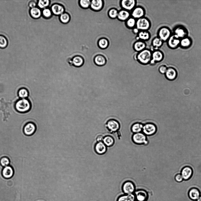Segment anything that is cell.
Here are the masks:
<instances>
[{"instance_id":"cell-1","label":"cell","mask_w":201,"mask_h":201,"mask_svg":"<svg viewBox=\"0 0 201 201\" xmlns=\"http://www.w3.org/2000/svg\"><path fill=\"white\" fill-rule=\"evenodd\" d=\"M16 111L20 113H26L30 110L31 104L27 98L21 99L17 100L15 104Z\"/></svg>"},{"instance_id":"cell-2","label":"cell","mask_w":201,"mask_h":201,"mask_svg":"<svg viewBox=\"0 0 201 201\" xmlns=\"http://www.w3.org/2000/svg\"><path fill=\"white\" fill-rule=\"evenodd\" d=\"M136 58L141 64H147L150 62L152 59L151 52L148 49H144L138 53Z\"/></svg>"},{"instance_id":"cell-3","label":"cell","mask_w":201,"mask_h":201,"mask_svg":"<svg viewBox=\"0 0 201 201\" xmlns=\"http://www.w3.org/2000/svg\"><path fill=\"white\" fill-rule=\"evenodd\" d=\"M136 28L139 30L146 31L150 26V21L146 18L142 17L138 19L136 22Z\"/></svg>"},{"instance_id":"cell-4","label":"cell","mask_w":201,"mask_h":201,"mask_svg":"<svg viewBox=\"0 0 201 201\" xmlns=\"http://www.w3.org/2000/svg\"><path fill=\"white\" fill-rule=\"evenodd\" d=\"M121 188L125 194H133L135 191L136 186L132 182L128 181L123 183Z\"/></svg>"},{"instance_id":"cell-5","label":"cell","mask_w":201,"mask_h":201,"mask_svg":"<svg viewBox=\"0 0 201 201\" xmlns=\"http://www.w3.org/2000/svg\"><path fill=\"white\" fill-rule=\"evenodd\" d=\"M135 201H147L148 194L146 191L144 189H139L135 191L134 194Z\"/></svg>"},{"instance_id":"cell-6","label":"cell","mask_w":201,"mask_h":201,"mask_svg":"<svg viewBox=\"0 0 201 201\" xmlns=\"http://www.w3.org/2000/svg\"><path fill=\"white\" fill-rule=\"evenodd\" d=\"M156 131V127L154 124L147 123L144 125L141 132L145 135H151L155 134Z\"/></svg>"},{"instance_id":"cell-7","label":"cell","mask_w":201,"mask_h":201,"mask_svg":"<svg viewBox=\"0 0 201 201\" xmlns=\"http://www.w3.org/2000/svg\"><path fill=\"white\" fill-rule=\"evenodd\" d=\"M158 35L159 38L163 41L167 40L171 35V31L166 27L161 28L158 31Z\"/></svg>"},{"instance_id":"cell-8","label":"cell","mask_w":201,"mask_h":201,"mask_svg":"<svg viewBox=\"0 0 201 201\" xmlns=\"http://www.w3.org/2000/svg\"><path fill=\"white\" fill-rule=\"evenodd\" d=\"M132 139L133 142L138 144H146L147 142L146 135L141 132L134 133Z\"/></svg>"},{"instance_id":"cell-9","label":"cell","mask_w":201,"mask_h":201,"mask_svg":"<svg viewBox=\"0 0 201 201\" xmlns=\"http://www.w3.org/2000/svg\"><path fill=\"white\" fill-rule=\"evenodd\" d=\"M104 125L108 130L112 132L117 131L120 128V124L118 122L113 119L108 120Z\"/></svg>"},{"instance_id":"cell-10","label":"cell","mask_w":201,"mask_h":201,"mask_svg":"<svg viewBox=\"0 0 201 201\" xmlns=\"http://www.w3.org/2000/svg\"><path fill=\"white\" fill-rule=\"evenodd\" d=\"M166 78L168 80L173 81L176 79L177 77V72L176 69L172 67L167 68L164 74Z\"/></svg>"},{"instance_id":"cell-11","label":"cell","mask_w":201,"mask_h":201,"mask_svg":"<svg viewBox=\"0 0 201 201\" xmlns=\"http://www.w3.org/2000/svg\"><path fill=\"white\" fill-rule=\"evenodd\" d=\"M36 129V125L34 123L29 122L27 123L24 127L23 131L25 134L29 136L35 132Z\"/></svg>"},{"instance_id":"cell-12","label":"cell","mask_w":201,"mask_h":201,"mask_svg":"<svg viewBox=\"0 0 201 201\" xmlns=\"http://www.w3.org/2000/svg\"><path fill=\"white\" fill-rule=\"evenodd\" d=\"M180 39L174 34L171 35L167 40L168 45L172 49H175L180 45Z\"/></svg>"},{"instance_id":"cell-13","label":"cell","mask_w":201,"mask_h":201,"mask_svg":"<svg viewBox=\"0 0 201 201\" xmlns=\"http://www.w3.org/2000/svg\"><path fill=\"white\" fill-rule=\"evenodd\" d=\"M121 2L122 7L127 11L132 10L136 4V0H122Z\"/></svg>"},{"instance_id":"cell-14","label":"cell","mask_w":201,"mask_h":201,"mask_svg":"<svg viewBox=\"0 0 201 201\" xmlns=\"http://www.w3.org/2000/svg\"><path fill=\"white\" fill-rule=\"evenodd\" d=\"M164 55L160 50H156L152 54V59L150 63L154 64L156 62H161L163 59Z\"/></svg>"},{"instance_id":"cell-15","label":"cell","mask_w":201,"mask_h":201,"mask_svg":"<svg viewBox=\"0 0 201 201\" xmlns=\"http://www.w3.org/2000/svg\"><path fill=\"white\" fill-rule=\"evenodd\" d=\"M193 171L192 168L190 167L186 166L184 167L181 172L183 180H187L192 177Z\"/></svg>"},{"instance_id":"cell-16","label":"cell","mask_w":201,"mask_h":201,"mask_svg":"<svg viewBox=\"0 0 201 201\" xmlns=\"http://www.w3.org/2000/svg\"><path fill=\"white\" fill-rule=\"evenodd\" d=\"M144 14V9L140 6H137L135 8L131 13L133 18L137 19L142 18Z\"/></svg>"},{"instance_id":"cell-17","label":"cell","mask_w":201,"mask_h":201,"mask_svg":"<svg viewBox=\"0 0 201 201\" xmlns=\"http://www.w3.org/2000/svg\"><path fill=\"white\" fill-rule=\"evenodd\" d=\"M180 39L187 37V31L184 27L179 26L176 28L174 30V34Z\"/></svg>"},{"instance_id":"cell-18","label":"cell","mask_w":201,"mask_h":201,"mask_svg":"<svg viewBox=\"0 0 201 201\" xmlns=\"http://www.w3.org/2000/svg\"><path fill=\"white\" fill-rule=\"evenodd\" d=\"M14 171L13 168L10 166H8L4 168L2 171V175L3 177L6 179H9L13 175Z\"/></svg>"},{"instance_id":"cell-19","label":"cell","mask_w":201,"mask_h":201,"mask_svg":"<svg viewBox=\"0 0 201 201\" xmlns=\"http://www.w3.org/2000/svg\"><path fill=\"white\" fill-rule=\"evenodd\" d=\"M96 153L99 155L104 154L107 150V147L102 142H97L95 146Z\"/></svg>"},{"instance_id":"cell-20","label":"cell","mask_w":201,"mask_h":201,"mask_svg":"<svg viewBox=\"0 0 201 201\" xmlns=\"http://www.w3.org/2000/svg\"><path fill=\"white\" fill-rule=\"evenodd\" d=\"M188 196L191 200H196L200 196V192L197 189L193 188L189 191Z\"/></svg>"},{"instance_id":"cell-21","label":"cell","mask_w":201,"mask_h":201,"mask_svg":"<svg viewBox=\"0 0 201 201\" xmlns=\"http://www.w3.org/2000/svg\"><path fill=\"white\" fill-rule=\"evenodd\" d=\"M130 16L128 11L124 9L121 10L118 12L117 18L120 21H125L128 19Z\"/></svg>"},{"instance_id":"cell-22","label":"cell","mask_w":201,"mask_h":201,"mask_svg":"<svg viewBox=\"0 0 201 201\" xmlns=\"http://www.w3.org/2000/svg\"><path fill=\"white\" fill-rule=\"evenodd\" d=\"M103 4V1L102 0H93L91 1L90 5L93 9L98 11L102 9Z\"/></svg>"},{"instance_id":"cell-23","label":"cell","mask_w":201,"mask_h":201,"mask_svg":"<svg viewBox=\"0 0 201 201\" xmlns=\"http://www.w3.org/2000/svg\"><path fill=\"white\" fill-rule=\"evenodd\" d=\"M51 10L54 14L61 15L63 13L64 9L63 7L61 5L56 4L52 5Z\"/></svg>"},{"instance_id":"cell-24","label":"cell","mask_w":201,"mask_h":201,"mask_svg":"<svg viewBox=\"0 0 201 201\" xmlns=\"http://www.w3.org/2000/svg\"><path fill=\"white\" fill-rule=\"evenodd\" d=\"M146 46L145 42L141 41H138L135 42L134 44V49L137 52H139L144 50Z\"/></svg>"},{"instance_id":"cell-25","label":"cell","mask_w":201,"mask_h":201,"mask_svg":"<svg viewBox=\"0 0 201 201\" xmlns=\"http://www.w3.org/2000/svg\"><path fill=\"white\" fill-rule=\"evenodd\" d=\"M117 201H135V197L134 194H125L119 196Z\"/></svg>"},{"instance_id":"cell-26","label":"cell","mask_w":201,"mask_h":201,"mask_svg":"<svg viewBox=\"0 0 201 201\" xmlns=\"http://www.w3.org/2000/svg\"><path fill=\"white\" fill-rule=\"evenodd\" d=\"M106 62L104 57L101 55H98L94 59L95 64L98 66H102L105 65Z\"/></svg>"},{"instance_id":"cell-27","label":"cell","mask_w":201,"mask_h":201,"mask_svg":"<svg viewBox=\"0 0 201 201\" xmlns=\"http://www.w3.org/2000/svg\"><path fill=\"white\" fill-rule=\"evenodd\" d=\"M29 13L32 17L36 19L40 17L41 14L40 9L36 7L31 8L29 11Z\"/></svg>"},{"instance_id":"cell-28","label":"cell","mask_w":201,"mask_h":201,"mask_svg":"<svg viewBox=\"0 0 201 201\" xmlns=\"http://www.w3.org/2000/svg\"><path fill=\"white\" fill-rule=\"evenodd\" d=\"M144 125L139 123H136L132 126L131 130L134 133L141 132H142Z\"/></svg>"},{"instance_id":"cell-29","label":"cell","mask_w":201,"mask_h":201,"mask_svg":"<svg viewBox=\"0 0 201 201\" xmlns=\"http://www.w3.org/2000/svg\"><path fill=\"white\" fill-rule=\"evenodd\" d=\"M191 39L186 37L180 39V45L183 48H187L191 45Z\"/></svg>"},{"instance_id":"cell-30","label":"cell","mask_w":201,"mask_h":201,"mask_svg":"<svg viewBox=\"0 0 201 201\" xmlns=\"http://www.w3.org/2000/svg\"><path fill=\"white\" fill-rule=\"evenodd\" d=\"M72 64L76 67H80L83 64L84 61L82 58L80 56H76L73 58Z\"/></svg>"},{"instance_id":"cell-31","label":"cell","mask_w":201,"mask_h":201,"mask_svg":"<svg viewBox=\"0 0 201 201\" xmlns=\"http://www.w3.org/2000/svg\"><path fill=\"white\" fill-rule=\"evenodd\" d=\"M18 94L19 97L21 99H25L28 97L29 92L27 89L22 88L19 90Z\"/></svg>"},{"instance_id":"cell-32","label":"cell","mask_w":201,"mask_h":201,"mask_svg":"<svg viewBox=\"0 0 201 201\" xmlns=\"http://www.w3.org/2000/svg\"><path fill=\"white\" fill-rule=\"evenodd\" d=\"M103 141L106 147L111 146L114 143V140L113 138L110 136H105L103 138Z\"/></svg>"},{"instance_id":"cell-33","label":"cell","mask_w":201,"mask_h":201,"mask_svg":"<svg viewBox=\"0 0 201 201\" xmlns=\"http://www.w3.org/2000/svg\"><path fill=\"white\" fill-rule=\"evenodd\" d=\"M138 36L139 39L146 41L149 39L150 35L149 33L147 31H141L139 32Z\"/></svg>"},{"instance_id":"cell-34","label":"cell","mask_w":201,"mask_h":201,"mask_svg":"<svg viewBox=\"0 0 201 201\" xmlns=\"http://www.w3.org/2000/svg\"><path fill=\"white\" fill-rule=\"evenodd\" d=\"M98 45L99 47L104 49L107 47L109 45V41L106 38H103L99 40Z\"/></svg>"},{"instance_id":"cell-35","label":"cell","mask_w":201,"mask_h":201,"mask_svg":"<svg viewBox=\"0 0 201 201\" xmlns=\"http://www.w3.org/2000/svg\"><path fill=\"white\" fill-rule=\"evenodd\" d=\"M8 44V41L7 38L3 35H0V48H4Z\"/></svg>"},{"instance_id":"cell-36","label":"cell","mask_w":201,"mask_h":201,"mask_svg":"<svg viewBox=\"0 0 201 201\" xmlns=\"http://www.w3.org/2000/svg\"><path fill=\"white\" fill-rule=\"evenodd\" d=\"M163 43V41L159 37H155L152 41V45L156 49L160 47Z\"/></svg>"},{"instance_id":"cell-37","label":"cell","mask_w":201,"mask_h":201,"mask_svg":"<svg viewBox=\"0 0 201 201\" xmlns=\"http://www.w3.org/2000/svg\"><path fill=\"white\" fill-rule=\"evenodd\" d=\"M126 25L129 28H132L134 27L136 24L135 19L133 17L128 18L126 22Z\"/></svg>"},{"instance_id":"cell-38","label":"cell","mask_w":201,"mask_h":201,"mask_svg":"<svg viewBox=\"0 0 201 201\" xmlns=\"http://www.w3.org/2000/svg\"><path fill=\"white\" fill-rule=\"evenodd\" d=\"M118 13V11L116 9H112L109 10L108 12V15L110 18L114 19L117 18Z\"/></svg>"},{"instance_id":"cell-39","label":"cell","mask_w":201,"mask_h":201,"mask_svg":"<svg viewBox=\"0 0 201 201\" xmlns=\"http://www.w3.org/2000/svg\"><path fill=\"white\" fill-rule=\"evenodd\" d=\"M60 19L62 23H66L69 21L70 17L66 13H63L60 15Z\"/></svg>"},{"instance_id":"cell-40","label":"cell","mask_w":201,"mask_h":201,"mask_svg":"<svg viewBox=\"0 0 201 201\" xmlns=\"http://www.w3.org/2000/svg\"><path fill=\"white\" fill-rule=\"evenodd\" d=\"M10 163L9 159L6 157H2L0 160V164L1 165L4 167L9 166Z\"/></svg>"},{"instance_id":"cell-41","label":"cell","mask_w":201,"mask_h":201,"mask_svg":"<svg viewBox=\"0 0 201 201\" xmlns=\"http://www.w3.org/2000/svg\"><path fill=\"white\" fill-rule=\"evenodd\" d=\"M50 4L48 0H40L38 2V6L41 8H44L48 6Z\"/></svg>"},{"instance_id":"cell-42","label":"cell","mask_w":201,"mask_h":201,"mask_svg":"<svg viewBox=\"0 0 201 201\" xmlns=\"http://www.w3.org/2000/svg\"><path fill=\"white\" fill-rule=\"evenodd\" d=\"M91 2L89 0H81L80 1V6L83 8H87L90 4Z\"/></svg>"},{"instance_id":"cell-43","label":"cell","mask_w":201,"mask_h":201,"mask_svg":"<svg viewBox=\"0 0 201 201\" xmlns=\"http://www.w3.org/2000/svg\"><path fill=\"white\" fill-rule=\"evenodd\" d=\"M42 14L45 17L48 18L51 16L52 13L51 10L49 9L46 8L43 10Z\"/></svg>"},{"instance_id":"cell-44","label":"cell","mask_w":201,"mask_h":201,"mask_svg":"<svg viewBox=\"0 0 201 201\" xmlns=\"http://www.w3.org/2000/svg\"><path fill=\"white\" fill-rule=\"evenodd\" d=\"M167 68L166 66L164 65H160L158 68V70L159 72L162 74H165L167 70Z\"/></svg>"},{"instance_id":"cell-45","label":"cell","mask_w":201,"mask_h":201,"mask_svg":"<svg viewBox=\"0 0 201 201\" xmlns=\"http://www.w3.org/2000/svg\"><path fill=\"white\" fill-rule=\"evenodd\" d=\"M174 179L176 182H181L183 180L181 174H177L175 176Z\"/></svg>"},{"instance_id":"cell-46","label":"cell","mask_w":201,"mask_h":201,"mask_svg":"<svg viewBox=\"0 0 201 201\" xmlns=\"http://www.w3.org/2000/svg\"><path fill=\"white\" fill-rule=\"evenodd\" d=\"M104 137L101 134H99L96 137V140L98 142H102Z\"/></svg>"},{"instance_id":"cell-47","label":"cell","mask_w":201,"mask_h":201,"mask_svg":"<svg viewBox=\"0 0 201 201\" xmlns=\"http://www.w3.org/2000/svg\"><path fill=\"white\" fill-rule=\"evenodd\" d=\"M29 6L31 8L35 7L37 4L36 2L34 1H29L28 4Z\"/></svg>"},{"instance_id":"cell-48","label":"cell","mask_w":201,"mask_h":201,"mask_svg":"<svg viewBox=\"0 0 201 201\" xmlns=\"http://www.w3.org/2000/svg\"><path fill=\"white\" fill-rule=\"evenodd\" d=\"M197 201H201V196L200 195L198 199L196 200Z\"/></svg>"}]
</instances>
